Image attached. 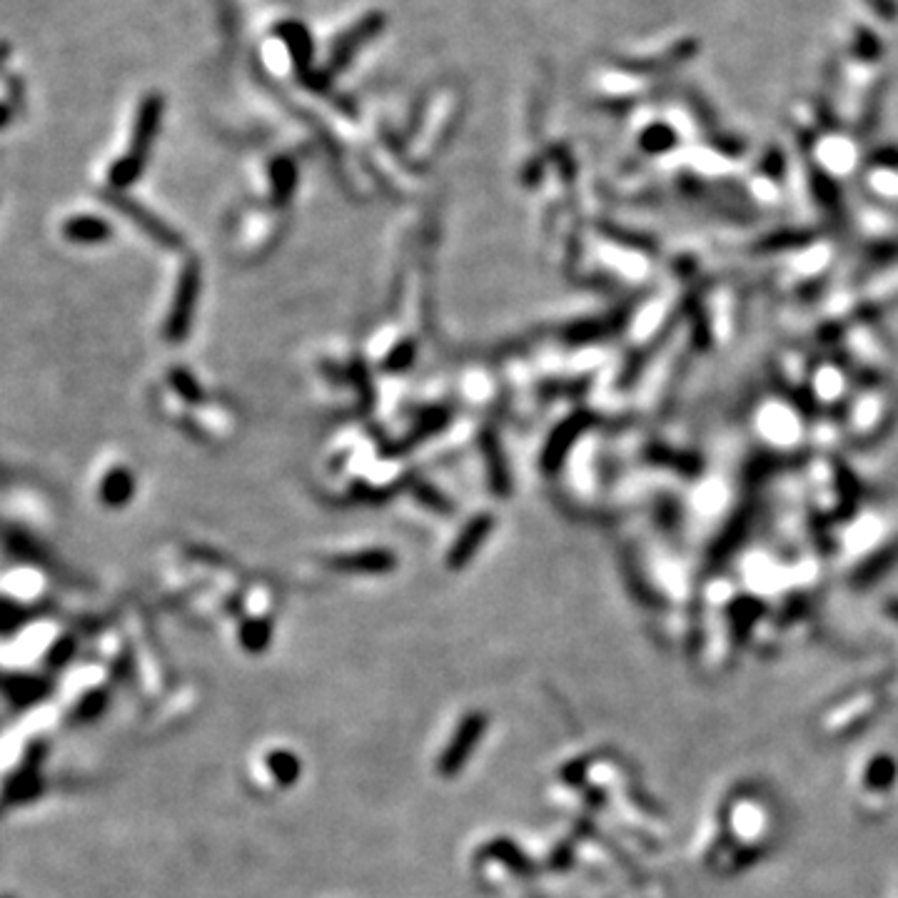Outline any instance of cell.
I'll use <instances>...</instances> for the list:
<instances>
[{
  "mask_svg": "<svg viewBox=\"0 0 898 898\" xmlns=\"http://www.w3.org/2000/svg\"><path fill=\"white\" fill-rule=\"evenodd\" d=\"M160 118H163V98H160V95H148V98L143 100V105L138 108V120H135L133 130V148H130V153L110 170V180H113L115 185L133 183L135 175L143 170L145 153H148L150 143H153L155 133H158Z\"/></svg>",
  "mask_w": 898,
  "mask_h": 898,
  "instance_id": "cell-1",
  "label": "cell"
},
{
  "mask_svg": "<svg viewBox=\"0 0 898 898\" xmlns=\"http://www.w3.org/2000/svg\"><path fill=\"white\" fill-rule=\"evenodd\" d=\"M385 25H387V15L380 13V10L362 15L355 25H350V28H347L345 33L335 40V45H332V53H330L332 70H345L347 65L352 63V58L357 55V50H362L372 38H377V35L385 30Z\"/></svg>",
  "mask_w": 898,
  "mask_h": 898,
  "instance_id": "cell-2",
  "label": "cell"
},
{
  "mask_svg": "<svg viewBox=\"0 0 898 898\" xmlns=\"http://www.w3.org/2000/svg\"><path fill=\"white\" fill-rule=\"evenodd\" d=\"M484 729H487V716L477 714V711H474V714H469L467 719L459 724V729L454 731L452 741H449V746L440 759L442 774L452 776V774H457L464 764H467L469 754H472L474 746L479 744Z\"/></svg>",
  "mask_w": 898,
  "mask_h": 898,
  "instance_id": "cell-3",
  "label": "cell"
},
{
  "mask_svg": "<svg viewBox=\"0 0 898 898\" xmlns=\"http://www.w3.org/2000/svg\"><path fill=\"white\" fill-rule=\"evenodd\" d=\"M277 35L285 40V45H287V50H290L292 60H295L297 70H302V73H305L312 63V53H315L310 30H307L302 23H297V20H285V23H280V28H277Z\"/></svg>",
  "mask_w": 898,
  "mask_h": 898,
  "instance_id": "cell-4",
  "label": "cell"
},
{
  "mask_svg": "<svg viewBox=\"0 0 898 898\" xmlns=\"http://www.w3.org/2000/svg\"><path fill=\"white\" fill-rule=\"evenodd\" d=\"M40 791H43V779H40L38 771L28 769V766L20 769L18 774L8 781V786H5V796H8V801H13V804L33 801Z\"/></svg>",
  "mask_w": 898,
  "mask_h": 898,
  "instance_id": "cell-5",
  "label": "cell"
},
{
  "mask_svg": "<svg viewBox=\"0 0 898 898\" xmlns=\"http://www.w3.org/2000/svg\"><path fill=\"white\" fill-rule=\"evenodd\" d=\"M63 235L70 242H103L110 235V227L98 218H70L63 225Z\"/></svg>",
  "mask_w": 898,
  "mask_h": 898,
  "instance_id": "cell-6",
  "label": "cell"
},
{
  "mask_svg": "<svg viewBox=\"0 0 898 898\" xmlns=\"http://www.w3.org/2000/svg\"><path fill=\"white\" fill-rule=\"evenodd\" d=\"M696 50H699V43H696L694 38H686V40H679L674 48H669L662 58H652V63H632L629 68H634V70L672 68V65L684 63V60H689L691 55H696Z\"/></svg>",
  "mask_w": 898,
  "mask_h": 898,
  "instance_id": "cell-7",
  "label": "cell"
},
{
  "mask_svg": "<svg viewBox=\"0 0 898 898\" xmlns=\"http://www.w3.org/2000/svg\"><path fill=\"white\" fill-rule=\"evenodd\" d=\"M851 53H854V58L864 60V63H874V60H879L881 55H884V43H881V38L874 33V30L866 28V25H859V28L854 30Z\"/></svg>",
  "mask_w": 898,
  "mask_h": 898,
  "instance_id": "cell-8",
  "label": "cell"
},
{
  "mask_svg": "<svg viewBox=\"0 0 898 898\" xmlns=\"http://www.w3.org/2000/svg\"><path fill=\"white\" fill-rule=\"evenodd\" d=\"M267 764H270L275 779L282 781V784H292V781L297 779V774H300V761H297L292 754H287V751H275V754H270Z\"/></svg>",
  "mask_w": 898,
  "mask_h": 898,
  "instance_id": "cell-9",
  "label": "cell"
},
{
  "mask_svg": "<svg viewBox=\"0 0 898 898\" xmlns=\"http://www.w3.org/2000/svg\"><path fill=\"white\" fill-rule=\"evenodd\" d=\"M130 489H133V482H130L128 472H113L103 484V497L108 504H123L125 499L130 497Z\"/></svg>",
  "mask_w": 898,
  "mask_h": 898,
  "instance_id": "cell-10",
  "label": "cell"
},
{
  "mask_svg": "<svg viewBox=\"0 0 898 898\" xmlns=\"http://www.w3.org/2000/svg\"><path fill=\"white\" fill-rule=\"evenodd\" d=\"M105 704H108V694L105 691H93V694H88L80 701L78 709H75V716H80V719H95L105 709Z\"/></svg>",
  "mask_w": 898,
  "mask_h": 898,
  "instance_id": "cell-11",
  "label": "cell"
},
{
  "mask_svg": "<svg viewBox=\"0 0 898 898\" xmlns=\"http://www.w3.org/2000/svg\"><path fill=\"white\" fill-rule=\"evenodd\" d=\"M18 624H23V612L18 607H13V604L0 602V632H10Z\"/></svg>",
  "mask_w": 898,
  "mask_h": 898,
  "instance_id": "cell-12",
  "label": "cell"
},
{
  "mask_svg": "<svg viewBox=\"0 0 898 898\" xmlns=\"http://www.w3.org/2000/svg\"><path fill=\"white\" fill-rule=\"evenodd\" d=\"M871 10H874L879 18L884 20H896L898 18V0H864Z\"/></svg>",
  "mask_w": 898,
  "mask_h": 898,
  "instance_id": "cell-13",
  "label": "cell"
},
{
  "mask_svg": "<svg viewBox=\"0 0 898 898\" xmlns=\"http://www.w3.org/2000/svg\"><path fill=\"white\" fill-rule=\"evenodd\" d=\"M8 120H10V110H8V105L0 103V128H5V125H8Z\"/></svg>",
  "mask_w": 898,
  "mask_h": 898,
  "instance_id": "cell-14",
  "label": "cell"
},
{
  "mask_svg": "<svg viewBox=\"0 0 898 898\" xmlns=\"http://www.w3.org/2000/svg\"><path fill=\"white\" fill-rule=\"evenodd\" d=\"M5 58H8V45H0V68H3Z\"/></svg>",
  "mask_w": 898,
  "mask_h": 898,
  "instance_id": "cell-15",
  "label": "cell"
},
{
  "mask_svg": "<svg viewBox=\"0 0 898 898\" xmlns=\"http://www.w3.org/2000/svg\"><path fill=\"white\" fill-rule=\"evenodd\" d=\"M0 898H15V896H0Z\"/></svg>",
  "mask_w": 898,
  "mask_h": 898,
  "instance_id": "cell-16",
  "label": "cell"
}]
</instances>
